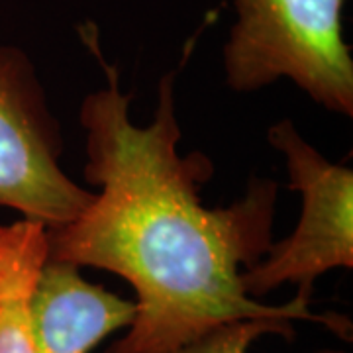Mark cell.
<instances>
[{
	"mask_svg": "<svg viewBox=\"0 0 353 353\" xmlns=\"http://www.w3.org/2000/svg\"><path fill=\"white\" fill-rule=\"evenodd\" d=\"M87 41L106 75V87L85 97L79 110L85 179L101 192L75 220L46 228V259L104 269L134 287L136 320L106 353H169L222 324L257 318L318 322L350 338L347 318L316 314L301 294L271 306L245 292L241 271L273 245L279 185L255 176L226 208L202 204L199 192L214 163L201 152L179 155V69L161 79L152 124L139 128L118 69L94 38Z\"/></svg>",
	"mask_w": 353,
	"mask_h": 353,
	"instance_id": "cell-1",
	"label": "cell"
},
{
	"mask_svg": "<svg viewBox=\"0 0 353 353\" xmlns=\"http://www.w3.org/2000/svg\"><path fill=\"white\" fill-rule=\"evenodd\" d=\"M347 0H234L224 46L228 87L252 92L290 79L320 106L353 116V57L343 38Z\"/></svg>",
	"mask_w": 353,
	"mask_h": 353,
	"instance_id": "cell-2",
	"label": "cell"
},
{
	"mask_svg": "<svg viewBox=\"0 0 353 353\" xmlns=\"http://www.w3.org/2000/svg\"><path fill=\"white\" fill-rule=\"evenodd\" d=\"M63 132L32 57L0 46V206L46 228L83 214L94 192L61 167Z\"/></svg>",
	"mask_w": 353,
	"mask_h": 353,
	"instance_id": "cell-3",
	"label": "cell"
},
{
	"mask_svg": "<svg viewBox=\"0 0 353 353\" xmlns=\"http://www.w3.org/2000/svg\"><path fill=\"white\" fill-rule=\"evenodd\" d=\"M267 139L287 159L289 187L303 194V212L287 240L241 271V285L257 301L294 283L296 294L310 301L316 279L336 267H353V171L330 163L287 118L269 128Z\"/></svg>",
	"mask_w": 353,
	"mask_h": 353,
	"instance_id": "cell-4",
	"label": "cell"
},
{
	"mask_svg": "<svg viewBox=\"0 0 353 353\" xmlns=\"http://www.w3.org/2000/svg\"><path fill=\"white\" fill-rule=\"evenodd\" d=\"M28 328L36 353H90L136 320V301L88 283L69 261L43 259L28 292Z\"/></svg>",
	"mask_w": 353,
	"mask_h": 353,
	"instance_id": "cell-5",
	"label": "cell"
},
{
	"mask_svg": "<svg viewBox=\"0 0 353 353\" xmlns=\"http://www.w3.org/2000/svg\"><path fill=\"white\" fill-rule=\"evenodd\" d=\"M46 226L0 224V353H36L28 328V292L46 259Z\"/></svg>",
	"mask_w": 353,
	"mask_h": 353,
	"instance_id": "cell-6",
	"label": "cell"
},
{
	"mask_svg": "<svg viewBox=\"0 0 353 353\" xmlns=\"http://www.w3.org/2000/svg\"><path fill=\"white\" fill-rule=\"evenodd\" d=\"M263 334H277V336L292 340L294 330H292L290 320H271V318L236 320V322H228V324L210 330V332L202 334L201 338L189 341L169 353H248V347L252 345V341L257 340Z\"/></svg>",
	"mask_w": 353,
	"mask_h": 353,
	"instance_id": "cell-7",
	"label": "cell"
}]
</instances>
